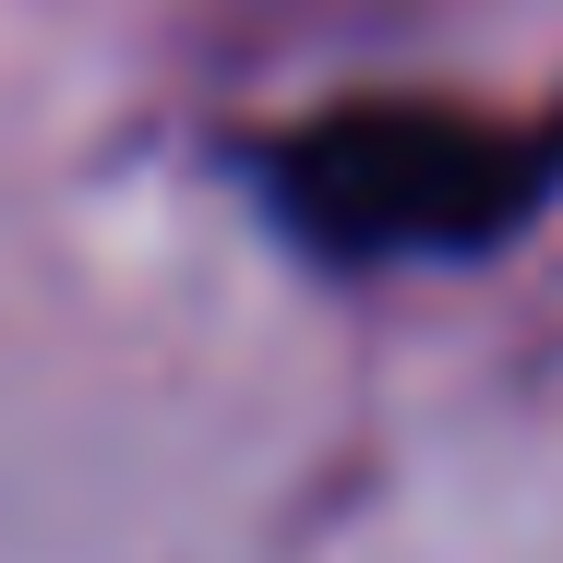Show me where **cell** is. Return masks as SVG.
Returning <instances> with one entry per match:
<instances>
[{
  "instance_id": "1",
  "label": "cell",
  "mask_w": 563,
  "mask_h": 563,
  "mask_svg": "<svg viewBox=\"0 0 563 563\" xmlns=\"http://www.w3.org/2000/svg\"><path fill=\"white\" fill-rule=\"evenodd\" d=\"M563 192V109H444V97H347L264 144V205L324 264L492 252Z\"/></svg>"
}]
</instances>
